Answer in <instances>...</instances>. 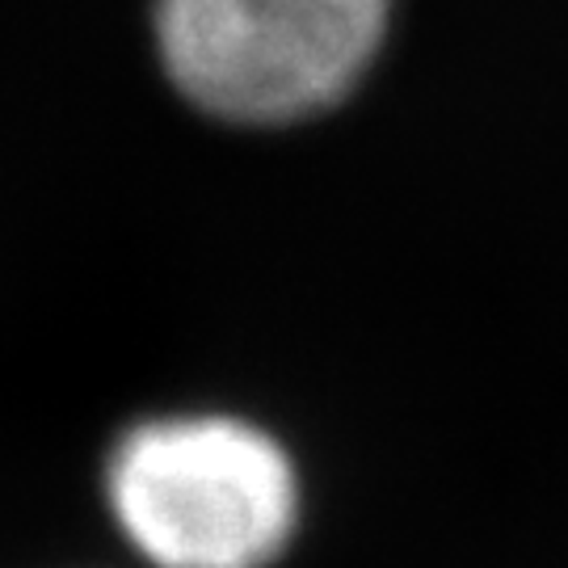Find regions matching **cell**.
Instances as JSON below:
<instances>
[{"mask_svg":"<svg viewBox=\"0 0 568 568\" xmlns=\"http://www.w3.org/2000/svg\"><path fill=\"white\" fill-rule=\"evenodd\" d=\"M105 501L126 544L156 568H270L300 523V476L262 426L178 413L114 443Z\"/></svg>","mask_w":568,"mask_h":568,"instance_id":"6da1fadb","label":"cell"},{"mask_svg":"<svg viewBox=\"0 0 568 568\" xmlns=\"http://www.w3.org/2000/svg\"><path fill=\"white\" fill-rule=\"evenodd\" d=\"M392 0H156V51L190 105L274 126L337 105L387 34Z\"/></svg>","mask_w":568,"mask_h":568,"instance_id":"7a4b0ae2","label":"cell"}]
</instances>
